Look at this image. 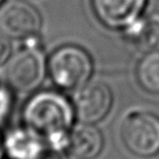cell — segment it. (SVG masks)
<instances>
[{
    "instance_id": "cell-13",
    "label": "cell",
    "mask_w": 159,
    "mask_h": 159,
    "mask_svg": "<svg viewBox=\"0 0 159 159\" xmlns=\"http://www.w3.org/2000/svg\"><path fill=\"white\" fill-rule=\"evenodd\" d=\"M11 53L12 52L10 39L0 32V66H2L7 62Z\"/></svg>"
},
{
    "instance_id": "cell-10",
    "label": "cell",
    "mask_w": 159,
    "mask_h": 159,
    "mask_svg": "<svg viewBox=\"0 0 159 159\" xmlns=\"http://www.w3.org/2000/svg\"><path fill=\"white\" fill-rule=\"evenodd\" d=\"M125 38L139 52L148 53L159 50V13L139 18L125 29Z\"/></svg>"
},
{
    "instance_id": "cell-2",
    "label": "cell",
    "mask_w": 159,
    "mask_h": 159,
    "mask_svg": "<svg viewBox=\"0 0 159 159\" xmlns=\"http://www.w3.org/2000/svg\"><path fill=\"white\" fill-rule=\"evenodd\" d=\"M1 68L6 86L13 93L30 94L44 82L48 72V60L35 37L25 40L22 48L11 53Z\"/></svg>"
},
{
    "instance_id": "cell-1",
    "label": "cell",
    "mask_w": 159,
    "mask_h": 159,
    "mask_svg": "<svg viewBox=\"0 0 159 159\" xmlns=\"http://www.w3.org/2000/svg\"><path fill=\"white\" fill-rule=\"evenodd\" d=\"M24 125L42 135L48 145L68 150L74 110L64 96L52 91L38 92L22 111Z\"/></svg>"
},
{
    "instance_id": "cell-8",
    "label": "cell",
    "mask_w": 159,
    "mask_h": 159,
    "mask_svg": "<svg viewBox=\"0 0 159 159\" xmlns=\"http://www.w3.org/2000/svg\"><path fill=\"white\" fill-rule=\"evenodd\" d=\"M3 147L10 159H38L47 143L42 135L24 125L11 129L6 134Z\"/></svg>"
},
{
    "instance_id": "cell-15",
    "label": "cell",
    "mask_w": 159,
    "mask_h": 159,
    "mask_svg": "<svg viewBox=\"0 0 159 159\" xmlns=\"http://www.w3.org/2000/svg\"><path fill=\"white\" fill-rule=\"evenodd\" d=\"M5 147H3V137L0 133V159H2L5 156Z\"/></svg>"
},
{
    "instance_id": "cell-6",
    "label": "cell",
    "mask_w": 159,
    "mask_h": 159,
    "mask_svg": "<svg viewBox=\"0 0 159 159\" xmlns=\"http://www.w3.org/2000/svg\"><path fill=\"white\" fill-rule=\"evenodd\" d=\"M112 102V92L108 85L102 82H89L75 91L72 106L80 122L95 124L108 115Z\"/></svg>"
},
{
    "instance_id": "cell-3",
    "label": "cell",
    "mask_w": 159,
    "mask_h": 159,
    "mask_svg": "<svg viewBox=\"0 0 159 159\" xmlns=\"http://www.w3.org/2000/svg\"><path fill=\"white\" fill-rule=\"evenodd\" d=\"M93 73L89 55L77 46L66 45L58 48L48 59V74L52 82L64 91H76L86 83Z\"/></svg>"
},
{
    "instance_id": "cell-14",
    "label": "cell",
    "mask_w": 159,
    "mask_h": 159,
    "mask_svg": "<svg viewBox=\"0 0 159 159\" xmlns=\"http://www.w3.org/2000/svg\"><path fill=\"white\" fill-rule=\"evenodd\" d=\"M66 152V149L56 148L47 144V147L45 148V150L38 159H68Z\"/></svg>"
},
{
    "instance_id": "cell-7",
    "label": "cell",
    "mask_w": 159,
    "mask_h": 159,
    "mask_svg": "<svg viewBox=\"0 0 159 159\" xmlns=\"http://www.w3.org/2000/svg\"><path fill=\"white\" fill-rule=\"evenodd\" d=\"M146 0H92L96 18L109 29H124L135 22L145 7Z\"/></svg>"
},
{
    "instance_id": "cell-16",
    "label": "cell",
    "mask_w": 159,
    "mask_h": 159,
    "mask_svg": "<svg viewBox=\"0 0 159 159\" xmlns=\"http://www.w3.org/2000/svg\"><path fill=\"white\" fill-rule=\"evenodd\" d=\"M3 2H5V0H0V6L2 5V3H3Z\"/></svg>"
},
{
    "instance_id": "cell-12",
    "label": "cell",
    "mask_w": 159,
    "mask_h": 159,
    "mask_svg": "<svg viewBox=\"0 0 159 159\" xmlns=\"http://www.w3.org/2000/svg\"><path fill=\"white\" fill-rule=\"evenodd\" d=\"M13 92L6 85H0V125L9 119L13 108Z\"/></svg>"
},
{
    "instance_id": "cell-11",
    "label": "cell",
    "mask_w": 159,
    "mask_h": 159,
    "mask_svg": "<svg viewBox=\"0 0 159 159\" xmlns=\"http://www.w3.org/2000/svg\"><path fill=\"white\" fill-rule=\"evenodd\" d=\"M139 86L152 95H159V50L145 53L136 66Z\"/></svg>"
},
{
    "instance_id": "cell-9",
    "label": "cell",
    "mask_w": 159,
    "mask_h": 159,
    "mask_svg": "<svg viewBox=\"0 0 159 159\" xmlns=\"http://www.w3.org/2000/svg\"><path fill=\"white\" fill-rule=\"evenodd\" d=\"M104 148V137L95 124L80 122L69 134L68 150L77 159H95Z\"/></svg>"
},
{
    "instance_id": "cell-5",
    "label": "cell",
    "mask_w": 159,
    "mask_h": 159,
    "mask_svg": "<svg viewBox=\"0 0 159 159\" xmlns=\"http://www.w3.org/2000/svg\"><path fill=\"white\" fill-rule=\"evenodd\" d=\"M42 16L24 0H9L0 6V32L9 39L35 38L42 29Z\"/></svg>"
},
{
    "instance_id": "cell-4",
    "label": "cell",
    "mask_w": 159,
    "mask_h": 159,
    "mask_svg": "<svg viewBox=\"0 0 159 159\" xmlns=\"http://www.w3.org/2000/svg\"><path fill=\"white\" fill-rule=\"evenodd\" d=\"M124 147L134 156L150 158L159 154V117L149 111L129 113L121 125Z\"/></svg>"
}]
</instances>
